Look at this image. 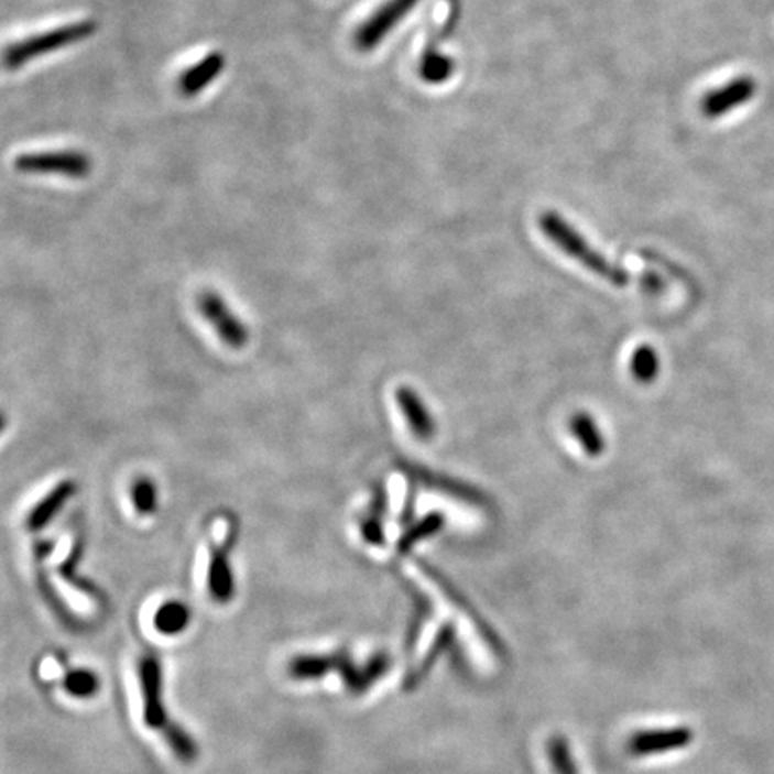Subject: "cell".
<instances>
[{
    "mask_svg": "<svg viewBox=\"0 0 774 774\" xmlns=\"http://www.w3.org/2000/svg\"><path fill=\"white\" fill-rule=\"evenodd\" d=\"M756 96V81L751 76H739L722 87L713 88L701 99L702 116L707 119H721L730 111L744 107Z\"/></svg>",
    "mask_w": 774,
    "mask_h": 774,
    "instance_id": "8",
    "label": "cell"
},
{
    "mask_svg": "<svg viewBox=\"0 0 774 774\" xmlns=\"http://www.w3.org/2000/svg\"><path fill=\"white\" fill-rule=\"evenodd\" d=\"M13 167L22 174H56L83 179L91 173V160L77 150L34 151L17 156Z\"/></svg>",
    "mask_w": 774,
    "mask_h": 774,
    "instance_id": "5",
    "label": "cell"
},
{
    "mask_svg": "<svg viewBox=\"0 0 774 774\" xmlns=\"http://www.w3.org/2000/svg\"><path fill=\"white\" fill-rule=\"evenodd\" d=\"M362 536H364L366 542L371 545H380L384 542L382 525H380L377 515L366 520L364 525H362Z\"/></svg>",
    "mask_w": 774,
    "mask_h": 774,
    "instance_id": "24",
    "label": "cell"
},
{
    "mask_svg": "<svg viewBox=\"0 0 774 774\" xmlns=\"http://www.w3.org/2000/svg\"><path fill=\"white\" fill-rule=\"evenodd\" d=\"M391 659L388 654H377L364 665L353 664L350 654L345 650L327 654H298L288 662V676L299 682L321 679L330 673H339L351 694H364L375 685L388 671Z\"/></svg>",
    "mask_w": 774,
    "mask_h": 774,
    "instance_id": "2",
    "label": "cell"
},
{
    "mask_svg": "<svg viewBox=\"0 0 774 774\" xmlns=\"http://www.w3.org/2000/svg\"><path fill=\"white\" fill-rule=\"evenodd\" d=\"M396 404H399L405 419L410 424L414 436L419 439H430L436 434V422L433 414L428 413L427 405L422 396L407 385H402L395 393Z\"/></svg>",
    "mask_w": 774,
    "mask_h": 774,
    "instance_id": "12",
    "label": "cell"
},
{
    "mask_svg": "<svg viewBox=\"0 0 774 774\" xmlns=\"http://www.w3.org/2000/svg\"><path fill=\"white\" fill-rule=\"evenodd\" d=\"M227 67V56L221 51H212L203 56L193 67L183 70L178 79V88L185 97H194L207 90L210 83L216 81Z\"/></svg>",
    "mask_w": 774,
    "mask_h": 774,
    "instance_id": "11",
    "label": "cell"
},
{
    "mask_svg": "<svg viewBox=\"0 0 774 774\" xmlns=\"http://www.w3.org/2000/svg\"><path fill=\"white\" fill-rule=\"evenodd\" d=\"M236 544V533L228 534L225 544L214 545L208 563V592L214 601L228 604L236 597V576L231 567V548Z\"/></svg>",
    "mask_w": 774,
    "mask_h": 774,
    "instance_id": "9",
    "label": "cell"
},
{
    "mask_svg": "<svg viewBox=\"0 0 774 774\" xmlns=\"http://www.w3.org/2000/svg\"><path fill=\"white\" fill-rule=\"evenodd\" d=\"M198 308L203 318L212 325L217 336L221 337V341L227 347L241 350L248 345L250 330L241 319L237 318L236 314L231 313L227 302L219 294L214 291H205L199 294Z\"/></svg>",
    "mask_w": 774,
    "mask_h": 774,
    "instance_id": "7",
    "label": "cell"
},
{
    "mask_svg": "<svg viewBox=\"0 0 774 774\" xmlns=\"http://www.w3.org/2000/svg\"><path fill=\"white\" fill-rule=\"evenodd\" d=\"M538 225L545 236L558 246L563 253L573 257L597 276L608 280L613 285L630 284L631 276L628 271L621 270L619 265L610 264L601 253H597L592 246L582 239L581 233L563 219L562 214L547 210L539 216Z\"/></svg>",
    "mask_w": 774,
    "mask_h": 774,
    "instance_id": "3",
    "label": "cell"
},
{
    "mask_svg": "<svg viewBox=\"0 0 774 774\" xmlns=\"http://www.w3.org/2000/svg\"><path fill=\"white\" fill-rule=\"evenodd\" d=\"M694 741L690 728H665V730L640 731L628 742L631 753L636 756L656 755L667 751L684 750Z\"/></svg>",
    "mask_w": 774,
    "mask_h": 774,
    "instance_id": "10",
    "label": "cell"
},
{
    "mask_svg": "<svg viewBox=\"0 0 774 774\" xmlns=\"http://www.w3.org/2000/svg\"><path fill=\"white\" fill-rule=\"evenodd\" d=\"M77 487L74 481H62L59 484L48 491L47 497H44L39 504L34 505L30 516H28V530L40 531L44 530L45 525L58 515L63 510V505L67 504L68 499L74 497Z\"/></svg>",
    "mask_w": 774,
    "mask_h": 774,
    "instance_id": "14",
    "label": "cell"
},
{
    "mask_svg": "<svg viewBox=\"0 0 774 774\" xmlns=\"http://www.w3.org/2000/svg\"><path fill=\"white\" fill-rule=\"evenodd\" d=\"M63 688L76 699H90L101 690V678L91 668H73L65 674Z\"/></svg>",
    "mask_w": 774,
    "mask_h": 774,
    "instance_id": "18",
    "label": "cell"
},
{
    "mask_svg": "<svg viewBox=\"0 0 774 774\" xmlns=\"http://www.w3.org/2000/svg\"><path fill=\"white\" fill-rule=\"evenodd\" d=\"M97 33V22L94 19L77 20L70 24L59 25L45 33L33 34L28 39L19 40L6 47L4 65L10 70L24 67L25 63L42 58L45 54L56 53L62 48L91 39Z\"/></svg>",
    "mask_w": 774,
    "mask_h": 774,
    "instance_id": "4",
    "label": "cell"
},
{
    "mask_svg": "<svg viewBox=\"0 0 774 774\" xmlns=\"http://www.w3.org/2000/svg\"><path fill=\"white\" fill-rule=\"evenodd\" d=\"M139 684L144 699L145 727L160 731L182 762H194L199 755L198 744L185 728L168 717L164 701V668L153 654L139 659Z\"/></svg>",
    "mask_w": 774,
    "mask_h": 774,
    "instance_id": "1",
    "label": "cell"
},
{
    "mask_svg": "<svg viewBox=\"0 0 774 774\" xmlns=\"http://www.w3.org/2000/svg\"><path fill=\"white\" fill-rule=\"evenodd\" d=\"M193 621V611L182 601H165L153 617L154 630L160 635H182Z\"/></svg>",
    "mask_w": 774,
    "mask_h": 774,
    "instance_id": "16",
    "label": "cell"
},
{
    "mask_svg": "<svg viewBox=\"0 0 774 774\" xmlns=\"http://www.w3.org/2000/svg\"><path fill=\"white\" fill-rule=\"evenodd\" d=\"M630 368L631 373L639 382L650 384L659 373L658 353L647 345L636 348L635 353L631 357Z\"/></svg>",
    "mask_w": 774,
    "mask_h": 774,
    "instance_id": "21",
    "label": "cell"
},
{
    "mask_svg": "<svg viewBox=\"0 0 774 774\" xmlns=\"http://www.w3.org/2000/svg\"><path fill=\"white\" fill-rule=\"evenodd\" d=\"M454 70H456L454 59L439 51L438 45L428 42L424 54H422V59H419V77L428 85H443L454 76Z\"/></svg>",
    "mask_w": 774,
    "mask_h": 774,
    "instance_id": "15",
    "label": "cell"
},
{
    "mask_svg": "<svg viewBox=\"0 0 774 774\" xmlns=\"http://www.w3.org/2000/svg\"><path fill=\"white\" fill-rule=\"evenodd\" d=\"M548 755L556 774H579L570 756L567 741L563 737H554L553 741L548 742Z\"/></svg>",
    "mask_w": 774,
    "mask_h": 774,
    "instance_id": "23",
    "label": "cell"
},
{
    "mask_svg": "<svg viewBox=\"0 0 774 774\" xmlns=\"http://www.w3.org/2000/svg\"><path fill=\"white\" fill-rule=\"evenodd\" d=\"M51 550H53V545L48 544V542H42V544L36 545L40 592L44 596L48 608L58 615L59 621H62L65 628L74 631L85 630V622H83L79 617L74 615L73 611L68 610L67 604L63 602L62 597L54 590L53 585H51V579H48L47 573H45L44 562Z\"/></svg>",
    "mask_w": 774,
    "mask_h": 774,
    "instance_id": "13",
    "label": "cell"
},
{
    "mask_svg": "<svg viewBox=\"0 0 774 774\" xmlns=\"http://www.w3.org/2000/svg\"><path fill=\"white\" fill-rule=\"evenodd\" d=\"M131 499L140 516L153 515L159 508V490L150 477H139L131 488Z\"/></svg>",
    "mask_w": 774,
    "mask_h": 774,
    "instance_id": "22",
    "label": "cell"
},
{
    "mask_svg": "<svg viewBox=\"0 0 774 774\" xmlns=\"http://www.w3.org/2000/svg\"><path fill=\"white\" fill-rule=\"evenodd\" d=\"M79 558H81V545L76 544L73 553L68 554L67 562L59 567V574H62L65 581L70 582L79 592L87 593L88 597L96 599V601H105V593H102L101 588H97L94 582L88 581L85 577L77 576L76 568Z\"/></svg>",
    "mask_w": 774,
    "mask_h": 774,
    "instance_id": "19",
    "label": "cell"
},
{
    "mask_svg": "<svg viewBox=\"0 0 774 774\" xmlns=\"http://www.w3.org/2000/svg\"><path fill=\"white\" fill-rule=\"evenodd\" d=\"M443 524H445V519L439 513H430V515H425L424 519L419 520L418 524L413 525L407 533L400 538L399 550L402 554L410 553L414 545L422 542V539L433 536V534L438 533L441 530Z\"/></svg>",
    "mask_w": 774,
    "mask_h": 774,
    "instance_id": "20",
    "label": "cell"
},
{
    "mask_svg": "<svg viewBox=\"0 0 774 774\" xmlns=\"http://www.w3.org/2000/svg\"><path fill=\"white\" fill-rule=\"evenodd\" d=\"M422 0H385L368 19L357 28L353 44L361 53H370L380 42L395 30L396 25L410 15Z\"/></svg>",
    "mask_w": 774,
    "mask_h": 774,
    "instance_id": "6",
    "label": "cell"
},
{
    "mask_svg": "<svg viewBox=\"0 0 774 774\" xmlns=\"http://www.w3.org/2000/svg\"><path fill=\"white\" fill-rule=\"evenodd\" d=\"M570 433L576 436L577 441H579L582 450L588 456L597 457L604 453L607 441H604V436H602L590 414H574L573 419H570Z\"/></svg>",
    "mask_w": 774,
    "mask_h": 774,
    "instance_id": "17",
    "label": "cell"
}]
</instances>
